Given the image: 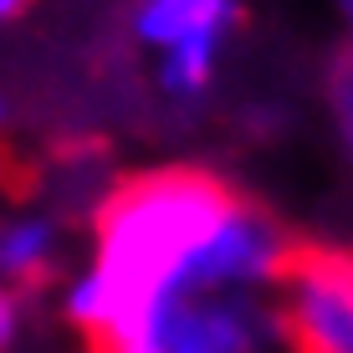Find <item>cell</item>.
<instances>
[{
	"instance_id": "5",
	"label": "cell",
	"mask_w": 353,
	"mask_h": 353,
	"mask_svg": "<svg viewBox=\"0 0 353 353\" xmlns=\"http://www.w3.org/2000/svg\"><path fill=\"white\" fill-rule=\"evenodd\" d=\"M62 266V225L57 215L21 210L0 221V282L16 292L46 287Z\"/></svg>"
},
{
	"instance_id": "2",
	"label": "cell",
	"mask_w": 353,
	"mask_h": 353,
	"mask_svg": "<svg viewBox=\"0 0 353 353\" xmlns=\"http://www.w3.org/2000/svg\"><path fill=\"white\" fill-rule=\"evenodd\" d=\"M287 348L276 292H190L154 302L118 353H266Z\"/></svg>"
},
{
	"instance_id": "7",
	"label": "cell",
	"mask_w": 353,
	"mask_h": 353,
	"mask_svg": "<svg viewBox=\"0 0 353 353\" xmlns=\"http://www.w3.org/2000/svg\"><path fill=\"white\" fill-rule=\"evenodd\" d=\"M26 297L31 292H16L0 282V348H10L21 338V327H26Z\"/></svg>"
},
{
	"instance_id": "6",
	"label": "cell",
	"mask_w": 353,
	"mask_h": 353,
	"mask_svg": "<svg viewBox=\"0 0 353 353\" xmlns=\"http://www.w3.org/2000/svg\"><path fill=\"white\" fill-rule=\"evenodd\" d=\"M323 97H327V118H333L338 149H343V159L353 169V36L333 52V62H327Z\"/></svg>"
},
{
	"instance_id": "10",
	"label": "cell",
	"mask_w": 353,
	"mask_h": 353,
	"mask_svg": "<svg viewBox=\"0 0 353 353\" xmlns=\"http://www.w3.org/2000/svg\"><path fill=\"white\" fill-rule=\"evenodd\" d=\"M338 10H343V21L353 26V0H338Z\"/></svg>"
},
{
	"instance_id": "3",
	"label": "cell",
	"mask_w": 353,
	"mask_h": 353,
	"mask_svg": "<svg viewBox=\"0 0 353 353\" xmlns=\"http://www.w3.org/2000/svg\"><path fill=\"white\" fill-rule=\"evenodd\" d=\"M287 348L353 353V246L297 241L276 282Z\"/></svg>"
},
{
	"instance_id": "9",
	"label": "cell",
	"mask_w": 353,
	"mask_h": 353,
	"mask_svg": "<svg viewBox=\"0 0 353 353\" xmlns=\"http://www.w3.org/2000/svg\"><path fill=\"white\" fill-rule=\"evenodd\" d=\"M6 123H10V97L0 92V128H6Z\"/></svg>"
},
{
	"instance_id": "8",
	"label": "cell",
	"mask_w": 353,
	"mask_h": 353,
	"mask_svg": "<svg viewBox=\"0 0 353 353\" xmlns=\"http://www.w3.org/2000/svg\"><path fill=\"white\" fill-rule=\"evenodd\" d=\"M26 6H31V0H0V31H6L10 21H21V16H26Z\"/></svg>"
},
{
	"instance_id": "4",
	"label": "cell",
	"mask_w": 353,
	"mask_h": 353,
	"mask_svg": "<svg viewBox=\"0 0 353 353\" xmlns=\"http://www.w3.org/2000/svg\"><path fill=\"white\" fill-rule=\"evenodd\" d=\"M236 21V0H133L128 10V31L149 57L179 41H230Z\"/></svg>"
},
{
	"instance_id": "1",
	"label": "cell",
	"mask_w": 353,
	"mask_h": 353,
	"mask_svg": "<svg viewBox=\"0 0 353 353\" xmlns=\"http://www.w3.org/2000/svg\"><path fill=\"white\" fill-rule=\"evenodd\" d=\"M292 230L200 164L118 179L92 210V256L67 276L62 318L92 348L123 343L154 302L190 292H276Z\"/></svg>"
}]
</instances>
